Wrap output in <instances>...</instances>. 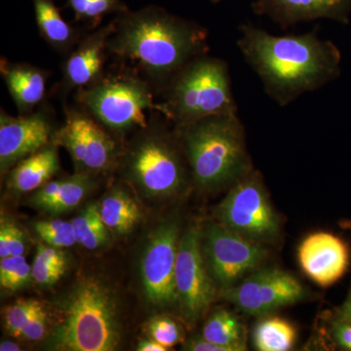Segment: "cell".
Returning a JSON list of instances; mask_svg holds the SVG:
<instances>
[{"label": "cell", "instance_id": "1", "mask_svg": "<svg viewBox=\"0 0 351 351\" xmlns=\"http://www.w3.org/2000/svg\"><path fill=\"white\" fill-rule=\"evenodd\" d=\"M237 45L260 78L263 91L285 108L318 91L341 75V52L317 32L276 36L252 23L239 27Z\"/></svg>", "mask_w": 351, "mask_h": 351}, {"label": "cell", "instance_id": "2", "mask_svg": "<svg viewBox=\"0 0 351 351\" xmlns=\"http://www.w3.org/2000/svg\"><path fill=\"white\" fill-rule=\"evenodd\" d=\"M108 39V53L130 62L154 89L195 58L209 53V32L195 21L174 15L163 7L149 5L117 15Z\"/></svg>", "mask_w": 351, "mask_h": 351}, {"label": "cell", "instance_id": "3", "mask_svg": "<svg viewBox=\"0 0 351 351\" xmlns=\"http://www.w3.org/2000/svg\"><path fill=\"white\" fill-rule=\"evenodd\" d=\"M46 348L59 351H112L122 339L117 295L101 278L78 279L57 307Z\"/></svg>", "mask_w": 351, "mask_h": 351}, {"label": "cell", "instance_id": "4", "mask_svg": "<svg viewBox=\"0 0 351 351\" xmlns=\"http://www.w3.org/2000/svg\"><path fill=\"white\" fill-rule=\"evenodd\" d=\"M174 129L198 189H230L254 170L239 112L205 117Z\"/></svg>", "mask_w": 351, "mask_h": 351}, {"label": "cell", "instance_id": "5", "mask_svg": "<svg viewBox=\"0 0 351 351\" xmlns=\"http://www.w3.org/2000/svg\"><path fill=\"white\" fill-rule=\"evenodd\" d=\"M161 92V114L174 128L213 115L239 112L228 62L208 53L180 69Z\"/></svg>", "mask_w": 351, "mask_h": 351}, {"label": "cell", "instance_id": "6", "mask_svg": "<svg viewBox=\"0 0 351 351\" xmlns=\"http://www.w3.org/2000/svg\"><path fill=\"white\" fill-rule=\"evenodd\" d=\"M124 176L143 195L151 198L173 197L184 191L191 179L179 136L159 127L140 130L122 156Z\"/></svg>", "mask_w": 351, "mask_h": 351}, {"label": "cell", "instance_id": "7", "mask_svg": "<svg viewBox=\"0 0 351 351\" xmlns=\"http://www.w3.org/2000/svg\"><path fill=\"white\" fill-rule=\"evenodd\" d=\"M154 90L137 71H119L77 90L76 101L108 130L125 134L149 125L147 112H162L161 104L154 101Z\"/></svg>", "mask_w": 351, "mask_h": 351}, {"label": "cell", "instance_id": "8", "mask_svg": "<svg viewBox=\"0 0 351 351\" xmlns=\"http://www.w3.org/2000/svg\"><path fill=\"white\" fill-rule=\"evenodd\" d=\"M215 216L226 228L258 243H272L280 235V219L270 204L262 175L255 170L233 184Z\"/></svg>", "mask_w": 351, "mask_h": 351}, {"label": "cell", "instance_id": "9", "mask_svg": "<svg viewBox=\"0 0 351 351\" xmlns=\"http://www.w3.org/2000/svg\"><path fill=\"white\" fill-rule=\"evenodd\" d=\"M265 245L233 232L219 221L201 228V249L210 276L219 292L260 269L269 255Z\"/></svg>", "mask_w": 351, "mask_h": 351}, {"label": "cell", "instance_id": "10", "mask_svg": "<svg viewBox=\"0 0 351 351\" xmlns=\"http://www.w3.org/2000/svg\"><path fill=\"white\" fill-rule=\"evenodd\" d=\"M64 125L55 131L53 142L68 151L76 172L100 174L119 161V147L105 126L83 108H66Z\"/></svg>", "mask_w": 351, "mask_h": 351}, {"label": "cell", "instance_id": "11", "mask_svg": "<svg viewBox=\"0 0 351 351\" xmlns=\"http://www.w3.org/2000/svg\"><path fill=\"white\" fill-rule=\"evenodd\" d=\"M175 281L182 317L189 324H195L213 304L219 291L203 258L198 226H189L180 237Z\"/></svg>", "mask_w": 351, "mask_h": 351}, {"label": "cell", "instance_id": "12", "mask_svg": "<svg viewBox=\"0 0 351 351\" xmlns=\"http://www.w3.org/2000/svg\"><path fill=\"white\" fill-rule=\"evenodd\" d=\"M306 291L292 274L274 267L258 269L221 297L249 315H265L306 298Z\"/></svg>", "mask_w": 351, "mask_h": 351}, {"label": "cell", "instance_id": "13", "mask_svg": "<svg viewBox=\"0 0 351 351\" xmlns=\"http://www.w3.org/2000/svg\"><path fill=\"white\" fill-rule=\"evenodd\" d=\"M180 226L177 219H167L157 226L145 245L141 260V277L145 297L158 306L178 302L175 269Z\"/></svg>", "mask_w": 351, "mask_h": 351}, {"label": "cell", "instance_id": "14", "mask_svg": "<svg viewBox=\"0 0 351 351\" xmlns=\"http://www.w3.org/2000/svg\"><path fill=\"white\" fill-rule=\"evenodd\" d=\"M55 131L43 110L11 117L0 112V168L1 174L53 141Z\"/></svg>", "mask_w": 351, "mask_h": 351}, {"label": "cell", "instance_id": "15", "mask_svg": "<svg viewBox=\"0 0 351 351\" xmlns=\"http://www.w3.org/2000/svg\"><path fill=\"white\" fill-rule=\"evenodd\" d=\"M251 8L282 29L317 20L350 23L351 0H254Z\"/></svg>", "mask_w": 351, "mask_h": 351}, {"label": "cell", "instance_id": "16", "mask_svg": "<svg viewBox=\"0 0 351 351\" xmlns=\"http://www.w3.org/2000/svg\"><path fill=\"white\" fill-rule=\"evenodd\" d=\"M298 258L302 271L314 283L326 288L345 276L350 265V251L337 235L314 232L300 244Z\"/></svg>", "mask_w": 351, "mask_h": 351}, {"label": "cell", "instance_id": "17", "mask_svg": "<svg viewBox=\"0 0 351 351\" xmlns=\"http://www.w3.org/2000/svg\"><path fill=\"white\" fill-rule=\"evenodd\" d=\"M114 29V21L96 29L78 41L63 64V84L66 90H80L104 75L108 53V39Z\"/></svg>", "mask_w": 351, "mask_h": 351}, {"label": "cell", "instance_id": "18", "mask_svg": "<svg viewBox=\"0 0 351 351\" xmlns=\"http://www.w3.org/2000/svg\"><path fill=\"white\" fill-rule=\"evenodd\" d=\"M0 73L20 114L34 112L46 93L48 73L31 64L12 63L1 58Z\"/></svg>", "mask_w": 351, "mask_h": 351}, {"label": "cell", "instance_id": "19", "mask_svg": "<svg viewBox=\"0 0 351 351\" xmlns=\"http://www.w3.org/2000/svg\"><path fill=\"white\" fill-rule=\"evenodd\" d=\"M61 168L58 145L54 142L40 151L27 156L9 171L7 188L12 193L22 195L36 191L51 181Z\"/></svg>", "mask_w": 351, "mask_h": 351}, {"label": "cell", "instance_id": "20", "mask_svg": "<svg viewBox=\"0 0 351 351\" xmlns=\"http://www.w3.org/2000/svg\"><path fill=\"white\" fill-rule=\"evenodd\" d=\"M41 38L50 47L69 54L80 41V34L64 21L54 0H32Z\"/></svg>", "mask_w": 351, "mask_h": 351}, {"label": "cell", "instance_id": "21", "mask_svg": "<svg viewBox=\"0 0 351 351\" xmlns=\"http://www.w3.org/2000/svg\"><path fill=\"white\" fill-rule=\"evenodd\" d=\"M99 210L108 230L119 235L133 232L142 219V211L133 196L119 186L104 196Z\"/></svg>", "mask_w": 351, "mask_h": 351}, {"label": "cell", "instance_id": "22", "mask_svg": "<svg viewBox=\"0 0 351 351\" xmlns=\"http://www.w3.org/2000/svg\"><path fill=\"white\" fill-rule=\"evenodd\" d=\"M202 337L230 351L246 350V330L237 315L226 309L215 311L203 327Z\"/></svg>", "mask_w": 351, "mask_h": 351}, {"label": "cell", "instance_id": "23", "mask_svg": "<svg viewBox=\"0 0 351 351\" xmlns=\"http://www.w3.org/2000/svg\"><path fill=\"white\" fill-rule=\"evenodd\" d=\"M297 339L295 327L280 317L262 319L254 328L253 343L260 351H288Z\"/></svg>", "mask_w": 351, "mask_h": 351}, {"label": "cell", "instance_id": "24", "mask_svg": "<svg viewBox=\"0 0 351 351\" xmlns=\"http://www.w3.org/2000/svg\"><path fill=\"white\" fill-rule=\"evenodd\" d=\"M77 243L96 250L107 243L108 228L101 219L99 205L90 203L71 221Z\"/></svg>", "mask_w": 351, "mask_h": 351}, {"label": "cell", "instance_id": "25", "mask_svg": "<svg viewBox=\"0 0 351 351\" xmlns=\"http://www.w3.org/2000/svg\"><path fill=\"white\" fill-rule=\"evenodd\" d=\"M94 184L92 174L76 172L71 177L64 178L56 199L46 210L51 214L71 211L82 203Z\"/></svg>", "mask_w": 351, "mask_h": 351}, {"label": "cell", "instance_id": "26", "mask_svg": "<svg viewBox=\"0 0 351 351\" xmlns=\"http://www.w3.org/2000/svg\"><path fill=\"white\" fill-rule=\"evenodd\" d=\"M66 5L75 13L76 21L94 25L100 24L110 14L119 15L128 10L122 0H66Z\"/></svg>", "mask_w": 351, "mask_h": 351}, {"label": "cell", "instance_id": "27", "mask_svg": "<svg viewBox=\"0 0 351 351\" xmlns=\"http://www.w3.org/2000/svg\"><path fill=\"white\" fill-rule=\"evenodd\" d=\"M34 230L39 239L48 246L66 248L77 243L71 221L63 219H44L34 223Z\"/></svg>", "mask_w": 351, "mask_h": 351}, {"label": "cell", "instance_id": "28", "mask_svg": "<svg viewBox=\"0 0 351 351\" xmlns=\"http://www.w3.org/2000/svg\"><path fill=\"white\" fill-rule=\"evenodd\" d=\"M32 278V267L24 256H9L0 261V284L7 290L24 287Z\"/></svg>", "mask_w": 351, "mask_h": 351}, {"label": "cell", "instance_id": "29", "mask_svg": "<svg viewBox=\"0 0 351 351\" xmlns=\"http://www.w3.org/2000/svg\"><path fill=\"white\" fill-rule=\"evenodd\" d=\"M43 304L38 300H19L12 306L7 307L4 313L5 330L13 338H19L23 328L43 308Z\"/></svg>", "mask_w": 351, "mask_h": 351}, {"label": "cell", "instance_id": "30", "mask_svg": "<svg viewBox=\"0 0 351 351\" xmlns=\"http://www.w3.org/2000/svg\"><path fill=\"white\" fill-rule=\"evenodd\" d=\"M151 339L158 341L166 348H172L182 341V332L174 320L166 316L154 318L147 325Z\"/></svg>", "mask_w": 351, "mask_h": 351}, {"label": "cell", "instance_id": "31", "mask_svg": "<svg viewBox=\"0 0 351 351\" xmlns=\"http://www.w3.org/2000/svg\"><path fill=\"white\" fill-rule=\"evenodd\" d=\"M66 267H54L34 261L32 263V279L43 286L54 285L63 277Z\"/></svg>", "mask_w": 351, "mask_h": 351}, {"label": "cell", "instance_id": "32", "mask_svg": "<svg viewBox=\"0 0 351 351\" xmlns=\"http://www.w3.org/2000/svg\"><path fill=\"white\" fill-rule=\"evenodd\" d=\"M48 315L45 308L38 311L21 332V338L29 341H41L47 332Z\"/></svg>", "mask_w": 351, "mask_h": 351}, {"label": "cell", "instance_id": "33", "mask_svg": "<svg viewBox=\"0 0 351 351\" xmlns=\"http://www.w3.org/2000/svg\"><path fill=\"white\" fill-rule=\"evenodd\" d=\"M332 336L341 350L351 351V320L338 317L332 323Z\"/></svg>", "mask_w": 351, "mask_h": 351}, {"label": "cell", "instance_id": "34", "mask_svg": "<svg viewBox=\"0 0 351 351\" xmlns=\"http://www.w3.org/2000/svg\"><path fill=\"white\" fill-rule=\"evenodd\" d=\"M184 350L189 351H230L225 346L208 341L202 336L189 339L184 346Z\"/></svg>", "mask_w": 351, "mask_h": 351}, {"label": "cell", "instance_id": "35", "mask_svg": "<svg viewBox=\"0 0 351 351\" xmlns=\"http://www.w3.org/2000/svg\"><path fill=\"white\" fill-rule=\"evenodd\" d=\"M25 235L19 228L11 225V256H24L25 253Z\"/></svg>", "mask_w": 351, "mask_h": 351}, {"label": "cell", "instance_id": "36", "mask_svg": "<svg viewBox=\"0 0 351 351\" xmlns=\"http://www.w3.org/2000/svg\"><path fill=\"white\" fill-rule=\"evenodd\" d=\"M11 223H7L2 219L0 228V258H3L11 256Z\"/></svg>", "mask_w": 351, "mask_h": 351}, {"label": "cell", "instance_id": "37", "mask_svg": "<svg viewBox=\"0 0 351 351\" xmlns=\"http://www.w3.org/2000/svg\"><path fill=\"white\" fill-rule=\"evenodd\" d=\"M138 351H166L168 348L161 345L158 341H154V339H144L141 341L138 346Z\"/></svg>", "mask_w": 351, "mask_h": 351}, {"label": "cell", "instance_id": "38", "mask_svg": "<svg viewBox=\"0 0 351 351\" xmlns=\"http://www.w3.org/2000/svg\"><path fill=\"white\" fill-rule=\"evenodd\" d=\"M0 350L1 351H18L21 350V346L17 343L11 341H2L0 345Z\"/></svg>", "mask_w": 351, "mask_h": 351}, {"label": "cell", "instance_id": "39", "mask_svg": "<svg viewBox=\"0 0 351 351\" xmlns=\"http://www.w3.org/2000/svg\"><path fill=\"white\" fill-rule=\"evenodd\" d=\"M339 225L341 226V228H346V230H350L351 232V219H348V221H341Z\"/></svg>", "mask_w": 351, "mask_h": 351}, {"label": "cell", "instance_id": "40", "mask_svg": "<svg viewBox=\"0 0 351 351\" xmlns=\"http://www.w3.org/2000/svg\"><path fill=\"white\" fill-rule=\"evenodd\" d=\"M208 1H210L213 4H219L221 3V2L225 1V0H208Z\"/></svg>", "mask_w": 351, "mask_h": 351}, {"label": "cell", "instance_id": "41", "mask_svg": "<svg viewBox=\"0 0 351 351\" xmlns=\"http://www.w3.org/2000/svg\"><path fill=\"white\" fill-rule=\"evenodd\" d=\"M348 298H350V299H351V291H350V295H348Z\"/></svg>", "mask_w": 351, "mask_h": 351}]
</instances>
